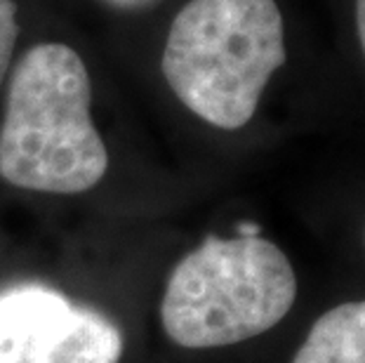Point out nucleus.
Segmentation results:
<instances>
[{"label":"nucleus","mask_w":365,"mask_h":363,"mask_svg":"<svg viewBox=\"0 0 365 363\" xmlns=\"http://www.w3.org/2000/svg\"><path fill=\"white\" fill-rule=\"evenodd\" d=\"M90 102V76L78 52L61 43L29 48L7 90L0 177L43 194H83L97 187L108 153L92 123Z\"/></svg>","instance_id":"f257e3e1"},{"label":"nucleus","mask_w":365,"mask_h":363,"mask_svg":"<svg viewBox=\"0 0 365 363\" xmlns=\"http://www.w3.org/2000/svg\"><path fill=\"white\" fill-rule=\"evenodd\" d=\"M283 64L285 31L276 0H189L163 50V76L177 99L222 130L252 121Z\"/></svg>","instance_id":"f03ea898"},{"label":"nucleus","mask_w":365,"mask_h":363,"mask_svg":"<svg viewBox=\"0 0 365 363\" xmlns=\"http://www.w3.org/2000/svg\"><path fill=\"white\" fill-rule=\"evenodd\" d=\"M294 300L297 274L276 243L207 236L170 274L160 321L184 349H217L278 326Z\"/></svg>","instance_id":"7ed1b4c3"},{"label":"nucleus","mask_w":365,"mask_h":363,"mask_svg":"<svg viewBox=\"0 0 365 363\" xmlns=\"http://www.w3.org/2000/svg\"><path fill=\"white\" fill-rule=\"evenodd\" d=\"M123 335L102 312L43 283L0 290V363H118Z\"/></svg>","instance_id":"20e7f679"},{"label":"nucleus","mask_w":365,"mask_h":363,"mask_svg":"<svg viewBox=\"0 0 365 363\" xmlns=\"http://www.w3.org/2000/svg\"><path fill=\"white\" fill-rule=\"evenodd\" d=\"M292 363H365V300L318 316Z\"/></svg>","instance_id":"39448f33"},{"label":"nucleus","mask_w":365,"mask_h":363,"mask_svg":"<svg viewBox=\"0 0 365 363\" xmlns=\"http://www.w3.org/2000/svg\"><path fill=\"white\" fill-rule=\"evenodd\" d=\"M17 36H19L17 7H14L12 0H0V83H3L7 68H10Z\"/></svg>","instance_id":"423d86ee"},{"label":"nucleus","mask_w":365,"mask_h":363,"mask_svg":"<svg viewBox=\"0 0 365 363\" xmlns=\"http://www.w3.org/2000/svg\"><path fill=\"white\" fill-rule=\"evenodd\" d=\"M115 10H125V12H137V10H146V7L160 3V0H104Z\"/></svg>","instance_id":"0eeeda50"},{"label":"nucleus","mask_w":365,"mask_h":363,"mask_svg":"<svg viewBox=\"0 0 365 363\" xmlns=\"http://www.w3.org/2000/svg\"><path fill=\"white\" fill-rule=\"evenodd\" d=\"M356 29H359V41L365 55V0H356Z\"/></svg>","instance_id":"6e6552de"}]
</instances>
